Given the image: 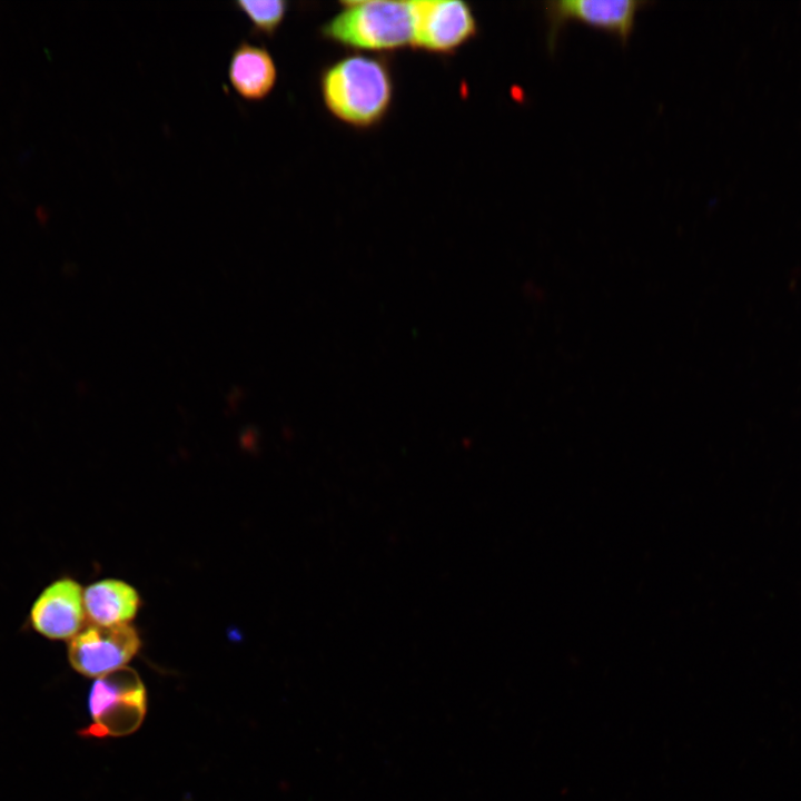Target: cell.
Masks as SVG:
<instances>
[{"label":"cell","instance_id":"9","mask_svg":"<svg viewBox=\"0 0 801 801\" xmlns=\"http://www.w3.org/2000/svg\"><path fill=\"white\" fill-rule=\"evenodd\" d=\"M85 613L91 624L111 626L128 624L137 614L140 596L135 587L120 580H101L83 591Z\"/></svg>","mask_w":801,"mask_h":801},{"label":"cell","instance_id":"1","mask_svg":"<svg viewBox=\"0 0 801 801\" xmlns=\"http://www.w3.org/2000/svg\"><path fill=\"white\" fill-rule=\"evenodd\" d=\"M320 89L327 109L356 127L378 122L393 98V81L386 65L360 55L345 57L324 70Z\"/></svg>","mask_w":801,"mask_h":801},{"label":"cell","instance_id":"6","mask_svg":"<svg viewBox=\"0 0 801 801\" xmlns=\"http://www.w3.org/2000/svg\"><path fill=\"white\" fill-rule=\"evenodd\" d=\"M644 0H550L544 2L547 19L546 41L551 52L556 46L561 27L568 19H580L590 24L607 29L626 42L634 28L635 13Z\"/></svg>","mask_w":801,"mask_h":801},{"label":"cell","instance_id":"2","mask_svg":"<svg viewBox=\"0 0 801 801\" xmlns=\"http://www.w3.org/2000/svg\"><path fill=\"white\" fill-rule=\"evenodd\" d=\"M342 4L340 11L322 29L332 41L368 51L412 44L411 1H345Z\"/></svg>","mask_w":801,"mask_h":801},{"label":"cell","instance_id":"5","mask_svg":"<svg viewBox=\"0 0 801 801\" xmlns=\"http://www.w3.org/2000/svg\"><path fill=\"white\" fill-rule=\"evenodd\" d=\"M413 40L416 48L431 52H452L477 30L471 7L457 0L411 1Z\"/></svg>","mask_w":801,"mask_h":801},{"label":"cell","instance_id":"3","mask_svg":"<svg viewBox=\"0 0 801 801\" xmlns=\"http://www.w3.org/2000/svg\"><path fill=\"white\" fill-rule=\"evenodd\" d=\"M147 706L145 685L138 673L127 666L98 678L89 695L91 724L82 734L119 736L141 724Z\"/></svg>","mask_w":801,"mask_h":801},{"label":"cell","instance_id":"7","mask_svg":"<svg viewBox=\"0 0 801 801\" xmlns=\"http://www.w3.org/2000/svg\"><path fill=\"white\" fill-rule=\"evenodd\" d=\"M85 619L83 592L71 578H60L47 586L30 611L33 629L51 640L72 639Z\"/></svg>","mask_w":801,"mask_h":801},{"label":"cell","instance_id":"10","mask_svg":"<svg viewBox=\"0 0 801 801\" xmlns=\"http://www.w3.org/2000/svg\"><path fill=\"white\" fill-rule=\"evenodd\" d=\"M237 7L248 17L254 28L261 33L273 34L279 27L287 11V2L238 1Z\"/></svg>","mask_w":801,"mask_h":801},{"label":"cell","instance_id":"4","mask_svg":"<svg viewBox=\"0 0 801 801\" xmlns=\"http://www.w3.org/2000/svg\"><path fill=\"white\" fill-rule=\"evenodd\" d=\"M140 645L139 634L130 624H90L70 639L68 657L76 671L98 679L123 668Z\"/></svg>","mask_w":801,"mask_h":801},{"label":"cell","instance_id":"8","mask_svg":"<svg viewBox=\"0 0 801 801\" xmlns=\"http://www.w3.org/2000/svg\"><path fill=\"white\" fill-rule=\"evenodd\" d=\"M228 78L239 96L247 100H260L274 89L277 68L267 49L244 41L231 53Z\"/></svg>","mask_w":801,"mask_h":801}]
</instances>
